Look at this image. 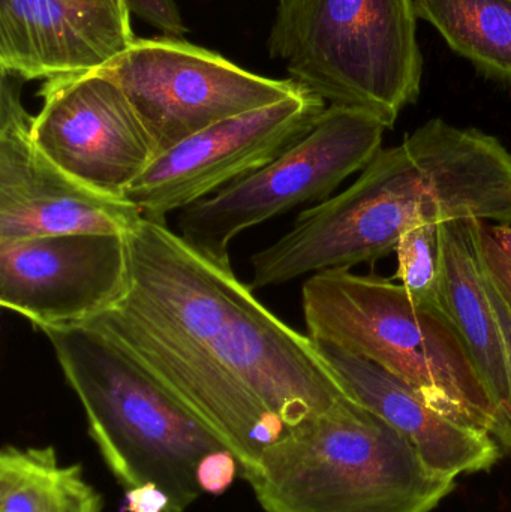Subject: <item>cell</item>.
Instances as JSON below:
<instances>
[{
	"instance_id": "obj_6",
	"label": "cell",
	"mask_w": 511,
	"mask_h": 512,
	"mask_svg": "<svg viewBox=\"0 0 511 512\" xmlns=\"http://www.w3.org/2000/svg\"><path fill=\"white\" fill-rule=\"evenodd\" d=\"M417 20L413 0H279L267 47L291 80L392 129L422 93Z\"/></svg>"
},
{
	"instance_id": "obj_12",
	"label": "cell",
	"mask_w": 511,
	"mask_h": 512,
	"mask_svg": "<svg viewBox=\"0 0 511 512\" xmlns=\"http://www.w3.org/2000/svg\"><path fill=\"white\" fill-rule=\"evenodd\" d=\"M128 282L126 234L0 242V304L35 330L84 324L116 304Z\"/></svg>"
},
{
	"instance_id": "obj_9",
	"label": "cell",
	"mask_w": 511,
	"mask_h": 512,
	"mask_svg": "<svg viewBox=\"0 0 511 512\" xmlns=\"http://www.w3.org/2000/svg\"><path fill=\"white\" fill-rule=\"evenodd\" d=\"M326 108L324 99L303 87L284 101L216 123L159 153L129 186L125 200L146 221L165 224L171 213L218 194L278 158Z\"/></svg>"
},
{
	"instance_id": "obj_8",
	"label": "cell",
	"mask_w": 511,
	"mask_h": 512,
	"mask_svg": "<svg viewBox=\"0 0 511 512\" xmlns=\"http://www.w3.org/2000/svg\"><path fill=\"white\" fill-rule=\"evenodd\" d=\"M102 72L128 96L156 156L216 123L269 107L303 89L291 78L254 74L173 36L135 39Z\"/></svg>"
},
{
	"instance_id": "obj_21",
	"label": "cell",
	"mask_w": 511,
	"mask_h": 512,
	"mask_svg": "<svg viewBox=\"0 0 511 512\" xmlns=\"http://www.w3.org/2000/svg\"><path fill=\"white\" fill-rule=\"evenodd\" d=\"M125 512H171L170 499L158 486L147 483L125 492Z\"/></svg>"
},
{
	"instance_id": "obj_19",
	"label": "cell",
	"mask_w": 511,
	"mask_h": 512,
	"mask_svg": "<svg viewBox=\"0 0 511 512\" xmlns=\"http://www.w3.org/2000/svg\"><path fill=\"white\" fill-rule=\"evenodd\" d=\"M132 15L164 36L182 38L188 33L176 0H125Z\"/></svg>"
},
{
	"instance_id": "obj_13",
	"label": "cell",
	"mask_w": 511,
	"mask_h": 512,
	"mask_svg": "<svg viewBox=\"0 0 511 512\" xmlns=\"http://www.w3.org/2000/svg\"><path fill=\"white\" fill-rule=\"evenodd\" d=\"M125 0H0V72L24 81L102 71L135 42Z\"/></svg>"
},
{
	"instance_id": "obj_10",
	"label": "cell",
	"mask_w": 511,
	"mask_h": 512,
	"mask_svg": "<svg viewBox=\"0 0 511 512\" xmlns=\"http://www.w3.org/2000/svg\"><path fill=\"white\" fill-rule=\"evenodd\" d=\"M26 81L0 72V242L71 233L128 234L143 219L125 198L99 194L36 144Z\"/></svg>"
},
{
	"instance_id": "obj_22",
	"label": "cell",
	"mask_w": 511,
	"mask_h": 512,
	"mask_svg": "<svg viewBox=\"0 0 511 512\" xmlns=\"http://www.w3.org/2000/svg\"><path fill=\"white\" fill-rule=\"evenodd\" d=\"M486 286H488L489 295H491L492 303H494L495 310H497L498 319H500L501 330H503L504 340H506L507 355H509L511 373V313L510 310L507 309L506 304H504V301L501 300L500 295L497 294V291L492 288V285L488 282V279H486Z\"/></svg>"
},
{
	"instance_id": "obj_3",
	"label": "cell",
	"mask_w": 511,
	"mask_h": 512,
	"mask_svg": "<svg viewBox=\"0 0 511 512\" xmlns=\"http://www.w3.org/2000/svg\"><path fill=\"white\" fill-rule=\"evenodd\" d=\"M63 376L105 465L125 492L152 483L185 512L203 495L198 468L228 450L146 366L86 324L47 328ZM230 451V450H228Z\"/></svg>"
},
{
	"instance_id": "obj_11",
	"label": "cell",
	"mask_w": 511,
	"mask_h": 512,
	"mask_svg": "<svg viewBox=\"0 0 511 512\" xmlns=\"http://www.w3.org/2000/svg\"><path fill=\"white\" fill-rule=\"evenodd\" d=\"M39 96L33 119L39 149L86 188L125 198L156 155L122 87L96 71L44 81Z\"/></svg>"
},
{
	"instance_id": "obj_1",
	"label": "cell",
	"mask_w": 511,
	"mask_h": 512,
	"mask_svg": "<svg viewBox=\"0 0 511 512\" xmlns=\"http://www.w3.org/2000/svg\"><path fill=\"white\" fill-rule=\"evenodd\" d=\"M123 297L84 322L128 349L254 472L264 448L345 396L314 340L270 312L231 265L141 219Z\"/></svg>"
},
{
	"instance_id": "obj_18",
	"label": "cell",
	"mask_w": 511,
	"mask_h": 512,
	"mask_svg": "<svg viewBox=\"0 0 511 512\" xmlns=\"http://www.w3.org/2000/svg\"><path fill=\"white\" fill-rule=\"evenodd\" d=\"M440 225H419L405 233L396 245L398 270L392 280H399L405 291L420 306L444 310L441 297Z\"/></svg>"
},
{
	"instance_id": "obj_7",
	"label": "cell",
	"mask_w": 511,
	"mask_h": 512,
	"mask_svg": "<svg viewBox=\"0 0 511 512\" xmlns=\"http://www.w3.org/2000/svg\"><path fill=\"white\" fill-rule=\"evenodd\" d=\"M386 126L357 108L330 105L315 125L278 158L179 215V236L219 264L231 265L230 245L248 228L300 204L329 200L381 150Z\"/></svg>"
},
{
	"instance_id": "obj_14",
	"label": "cell",
	"mask_w": 511,
	"mask_h": 512,
	"mask_svg": "<svg viewBox=\"0 0 511 512\" xmlns=\"http://www.w3.org/2000/svg\"><path fill=\"white\" fill-rule=\"evenodd\" d=\"M314 343L345 396L395 427L432 471L456 480L488 471L500 459V445L491 435L441 414L392 373L330 343Z\"/></svg>"
},
{
	"instance_id": "obj_4",
	"label": "cell",
	"mask_w": 511,
	"mask_h": 512,
	"mask_svg": "<svg viewBox=\"0 0 511 512\" xmlns=\"http://www.w3.org/2000/svg\"><path fill=\"white\" fill-rule=\"evenodd\" d=\"M245 480L266 512H431L456 486L347 396L264 448Z\"/></svg>"
},
{
	"instance_id": "obj_16",
	"label": "cell",
	"mask_w": 511,
	"mask_h": 512,
	"mask_svg": "<svg viewBox=\"0 0 511 512\" xmlns=\"http://www.w3.org/2000/svg\"><path fill=\"white\" fill-rule=\"evenodd\" d=\"M101 493L80 465H63L53 447L0 451V512H102Z\"/></svg>"
},
{
	"instance_id": "obj_15",
	"label": "cell",
	"mask_w": 511,
	"mask_h": 512,
	"mask_svg": "<svg viewBox=\"0 0 511 512\" xmlns=\"http://www.w3.org/2000/svg\"><path fill=\"white\" fill-rule=\"evenodd\" d=\"M476 221L446 222L441 242V297L482 376L500 417L498 445L511 453V373L506 340L486 286L476 245Z\"/></svg>"
},
{
	"instance_id": "obj_23",
	"label": "cell",
	"mask_w": 511,
	"mask_h": 512,
	"mask_svg": "<svg viewBox=\"0 0 511 512\" xmlns=\"http://www.w3.org/2000/svg\"><path fill=\"white\" fill-rule=\"evenodd\" d=\"M488 228L492 236H494V239L497 240L498 245L501 246V249H503L511 259V225L488 224Z\"/></svg>"
},
{
	"instance_id": "obj_2",
	"label": "cell",
	"mask_w": 511,
	"mask_h": 512,
	"mask_svg": "<svg viewBox=\"0 0 511 512\" xmlns=\"http://www.w3.org/2000/svg\"><path fill=\"white\" fill-rule=\"evenodd\" d=\"M511 225V153L498 138L443 119L381 149L359 179L297 216L294 227L252 256V291L305 274L374 264L426 224Z\"/></svg>"
},
{
	"instance_id": "obj_5",
	"label": "cell",
	"mask_w": 511,
	"mask_h": 512,
	"mask_svg": "<svg viewBox=\"0 0 511 512\" xmlns=\"http://www.w3.org/2000/svg\"><path fill=\"white\" fill-rule=\"evenodd\" d=\"M302 304L312 340L377 364L441 414L498 442L497 408L444 310L420 306L392 279L348 268L312 274Z\"/></svg>"
},
{
	"instance_id": "obj_20",
	"label": "cell",
	"mask_w": 511,
	"mask_h": 512,
	"mask_svg": "<svg viewBox=\"0 0 511 512\" xmlns=\"http://www.w3.org/2000/svg\"><path fill=\"white\" fill-rule=\"evenodd\" d=\"M240 466L233 453L228 450L209 454L198 468V484L207 495H222L230 489Z\"/></svg>"
},
{
	"instance_id": "obj_17",
	"label": "cell",
	"mask_w": 511,
	"mask_h": 512,
	"mask_svg": "<svg viewBox=\"0 0 511 512\" xmlns=\"http://www.w3.org/2000/svg\"><path fill=\"white\" fill-rule=\"evenodd\" d=\"M462 59L488 80L511 89V0H413Z\"/></svg>"
}]
</instances>
